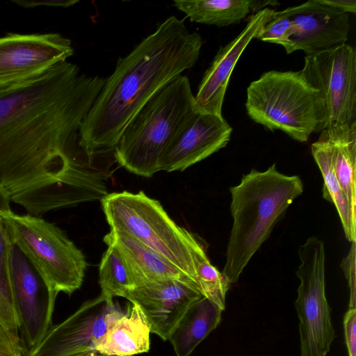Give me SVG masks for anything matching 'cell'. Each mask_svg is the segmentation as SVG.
<instances>
[{
	"label": "cell",
	"mask_w": 356,
	"mask_h": 356,
	"mask_svg": "<svg viewBox=\"0 0 356 356\" xmlns=\"http://www.w3.org/2000/svg\"><path fill=\"white\" fill-rule=\"evenodd\" d=\"M349 288L348 308H356V282H355V241L352 242L351 248L341 263Z\"/></svg>",
	"instance_id": "27"
},
{
	"label": "cell",
	"mask_w": 356,
	"mask_h": 356,
	"mask_svg": "<svg viewBox=\"0 0 356 356\" xmlns=\"http://www.w3.org/2000/svg\"><path fill=\"white\" fill-rule=\"evenodd\" d=\"M311 151L323 178V197L334 204L346 238L354 242L356 239V213L351 209L334 172L330 147L320 135L318 140L312 144Z\"/></svg>",
	"instance_id": "21"
},
{
	"label": "cell",
	"mask_w": 356,
	"mask_h": 356,
	"mask_svg": "<svg viewBox=\"0 0 356 356\" xmlns=\"http://www.w3.org/2000/svg\"><path fill=\"white\" fill-rule=\"evenodd\" d=\"M150 329L140 308L129 302L126 312L98 340L95 350L106 356H134L149 350Z\"/></svg>",
	"instance_id": "18"
},
{
	"label": "cell",
	"mask_w": 356,
	"mask_h": 356,
	"mask_svg": "<svg viewBox=\"0 0 356 356\" xmlns=\"http://www.w3.org/2000/svg\"><path fill=\"white\" fill-rule=\"evenodd\" d=\"M8 232L58 293L72 295L87 268L82 251L54 224L31 214L0 212Z\"/></svg>",
	"instance_id": "7"
},
{
	"label": "cell",
	"mask_w": 356,
	"mask_h": 356,
	"mask_svg": "<svg viewBox=\"0 0 356 356\" xmlns=\"http://www.w3.org/2000/svg\"><path fill=\"white\" fill-rule=\"evenodd\" d=\"M245 108L254 122L281 130L299 142H307L312 133L326 128L319 92L300 71L263 73L248 87Z\"/></svg>",
	"instance_id": "6"
},
{
	"label": "cell",
	"mask_w": 356,
	"mask_h": 356,
	"mask_svg": "<svg viewBox=\"0 0 356 356\" xmlns=\"http://www.w3.org/2000/svg\"><path fill=\"white\" fill-rule=\"evenodd\" d=\"M13 3L18 6L29 8L37 6H52L67 8L72 6L79 2L77 0H42V1H29V0H13Z\"/></svg>",
	"instance_id": "30"
},
{
	"label": "cell",
	"mask_w": 356,
	"mask_h": 356,
	"mask_svg": "<svg viewBox=\"0 0 356 356\" xmlns=\"http://www.w3.org/2000/svg\"><path fill=\"white\" fill-rule=\"evenodd\" d=\"M6 229L11 289L23 356H26L52 326L58 293Z\"/></svg>",
	"instance_id": "9"
},
{
	"label": "cell",
	"mask_w": 356,
	"mask_h": 356,
	"mask_svg": "<svg viewBox=\"0 0 356 356\" xmlns=\"http://www.w3.org/2000/svg\"><path fill=\"white\" fill-rule=\"evenodd\" d=\"M293 33V22L284 10H273L269 19L257 32L254 38L282 45L285 49Z\"/></svg>",
	"instance_id": "26"
},
{
	"label": "cell",
	"mask_w": 356,
	"mask_h": 356,
	"mask_svg": "<svg viewBox=\"0 0 356 356\" xmlns=\"http://www.w3.org/2000/svg\"><path fill=\"white\" fill-rule=\"evenodd\" d=\"M229 191L233 224L222 273L230 284L238 281L275 224L302 193L303 184L298 176L280 172L274 163L263 172L252 169Z\"/></svg>",
	"instance_id": "3"
},
{
	"label": "cell",
	"mask_w": 356,
	"mask_h": 356,
	"mask_svg": "<svg viewBox=\"0 0 356 356\" xmlns=\"http://www.w3.org/2000/svg\"><path fill=\"white\" fill-rule=\"evenodd\" d=\"M99 356H106V355H99Z\"/></svg>",
	"instance_id": "35"
},
{
	"label": "cell",
	"mask_w": 356,
	"mask_h": 356,
	"mask_svg": "<svg viewBox=\"0 0 356 356\" xmlns=\"http://www.w3.org/2000/svg\"><path fill=\"white\" fill-rule=\"evenodd\" d=\"M273 10L266 8L253 14L243 31L218 49L198 86L195 96L196 111L222 115L225 92L232 71L242 53L270 17Z\"/></svg>",
	"instance_id": "15"
},
{
	"label": "cell",
	"mask_w": 356,
	"mask_h": 356,
	"mask_svg": "<svg viewBox=\"0 0 356 356\" xmlns=\"http://www.w3.org/2000/svg\"><path fill=\"white\" fill-rule=\"evenodd\" d=\"M279 4L276 1H255L250 0V11L254 12L255 13L263 10L265 6H275Z\"/></svg>",
	"instance_id": "33"
},
{
	"label": "cell",
	"mask_w": 356,
	"mask_h": 356,
	"mask_svg": "<svg viewBox=\"0 0 356 356\" xmlns=\"http://www.w3.org/2000/svg\"><path fill=\"white\" fill-rule=\"evenodd\" d=\"M293 24L294 33L285 49L289 54L298 50L306 55L339 47L348 40V14L309 0L283 10Z\"/></svg>",
	"instance_id": "13"
},
{
	"label": "cell",
	"mask_w": 356,
	"mask_h": 356,
	"mask_svg": "<svg viewBox=\"0 0 356 356\" xmlns=\"http://www.w3.org/2000/svg\"><path fill=\"white\" fill-rule=\"evenodd\" d=\"M123 313L113 298L100 293L84 302L61 323L53 324L40 344L26 356H76L95 352L96 343Z\"/></svg>",
	"instance_id": "11"
},
{
	"label": "cell",
	"mask_w": 356,
	"mask_h": 356,
	"mask_svg": "<svg viewBox=\"0 0 356 356\" xmlns=\"http://www.w3.org/2000/svg\"><path fill=\"white\" fill-rule=\"evenodd\" d=\"M300 280L295 308L299 319L300 356H326L335 338L325 296V246L310 236L298 248Z\"/></svg>",
	"instance_id": "8"
},
{
	"label": "cell",
	"mask_w": 356,
	"mask_h": 356,
	"mask_svg": "<svg viewBox=\"0 0 356 356\" xmlns=\"http://www.w3.org/2000/svg\"><path fill=\"white\" fill-rule=\"evenodd\" d=\"M320 3L345 13H356L355 0H317Z\"/></svg>",
	"instance_id": "31"
},
{
	"label": "cell",
	"mask_w": 356,
	"mask_h": 356,
	"mask_svg": "<svg viewBox=\"0 0 356 356\" xmlns=\"http://www.w3.org/2000/svg\"><path fill=\"white\" fill-rule=\"evenodd\" d=\"M99 355L96 352H88L80 354L76 356H99Z\"/></svg>",
	"instance_id": "34"
},
{
	"label": "cell",
	"mask_w": 356,
	"mask_h": 356,
	"mask_svg": "<svg viewBox=\"0 0 356 356\" xmlns=\"http://www.w3.org/2000/svg\"><path fill=\"white\" fill-rule=\"evenodd\" d=\"M100 200L110 229L156 252L195 283V253L202 244L177 225L158 200L143 191H126L107 193Z\"/></svg>",
	"instance_id": "5"
},
{
	"label": "cell",
	"mask_w": 356,
	"mask_h": 356,
	"mask_svg": "<svg viewBox=\"0 0 356 356\" xmlns=\"http://www.w3.org/2000/svg\"><path fill=\"white\" fill-rule=\"evenodd\" d=\"M20 338L0 323V356H23Z\"/></svg>",
	"instance_id": "28"
},
{
	"label": "cell",
	"mask_w": 356,
	"mask_h": 356,
	"mask_svg": "<svg viewBox=\"0 0 356 356\" xmlns=\"http://www.w3.org/2000/svg\"><path fill=\"white\" fill-rule=\"evenodd\" d=\"M322 99L326 128L356 122V51L344 44L306 55L300 70ZM325 128V129H326Z\"/></svg>",
	"instance_id": "10"
},
{
	"label": "cell",
	"mask_w": 356,
	"mask_h": 356,
	"mask_svg": "<svg viewBox=\"0 0 356 356\" xmlns=\"http://www.w3.org/2000/svg\"><path fill=\"white\" fill-rule=\"evenodd\" d=\"M203 40L184 19L168 17L120 58L79 129L86 152L113 150L124 128L163 86L193 67Z\"/></svg>",
	"instance_id": "2"
},
{
	"label": "cell",
	"mask_w": 356,
	"mask_h": 356,
	"mask_svg": "<svg viewBox=\"0 0 356 356\" xmlns=\"http://www.w3.org/2000/svg\"><path fill=\"white\" fill-rule=\"evenodd\" d=\"M222 312L203 296L192 303L168 338L176 356H189L218 327Z\"/></svg>",
	"instance_id": "19"
},
{
	"label": "cell",
	"mask_w": 356,
	"mask_h": 356,
	"mask_svg": "<svg viewBox=\"0 0 356 356\" xmlns=\"http://www.w3.org/2000/svg\"><path fill=\"white\" fill-rule=\"evenodd\" d=\"M10 197L7 191L0 184V212L12 211Z\"/></svg>",
	"instance_id": "32"
},
{
	"label": "cell",
	"mask_w": 356,
	"mask_h": 356,
	"mask_svg": "<svg viewBox=\"0 0 356 356\" xmlns=\"http://www.w3.org/2000/svg\"><path fill=\"white\" fill-rule=\"evenodd\" d=\"M74 54L59 33H8L0 38V86L33 77Z\"/></svg>",
	"instance_id": "12"
},
{
	"label": "cell",
	"mask_w": 356,
	"mask_h": 356,
	"mask_svg": "<svg viewBox=\"0 0 356 356\" xmlns=\"http://www.w3.org/2000/svg\"><path fill=\"white\" fill-rule=\"evenodd\" d=\"M106 78L67 60L0 86V184L38 216L102 199L111 163L79 145V129Z\"/></svg>",
	"instance_id": "1"
},
{
	"label": "cell",
	"mask_w": 356,
	"mask_h": 356,
	"mask_svg": "<svg viewBox=\"0 0 356 356\" xmlns=\"http://www.w3.org/2000/svg\"><path fill=\"white\" fill-rule=\"evenodd\" d=\"M343 325L348 355L356 356V308H348Z\"/></svg>",
	"instance_id": "29"
},
{
	"label": "cell",
	"mask_w": 356,
	"mask_h": 356,
	"mask_svg": "<svg viewBox=\"0 0 356 356\" xmlns=\"http://www.w3.org/2000/svg\"><path fill=\"white\" fill-rule=\"evenodd\" d=\"M191 22L218 27L238 24L250 12V0H175Z\"/></svg>",
	"instance_id": "22"
},
{
	"label": "cell",
	"mask_w": 356,
	"mask_h": 356,
	"mask_svg": "<svg viewBox=\"0 0 356 356\" xmlns=\"http://www.w3.org/2000/svg\"><path fill=\"white\" fill-rule=\"evenodd\" d=\"M321 132L330 147L334 172L343 192L356 213V122L330 127Z\"/></svg>",
	"instance_id": "20"
},
{
	"label": "cell",
	"mask_w": 356,
	"mask_h": 356,
	"mask_svg": "<svg viewBox=\"0 0 356 356\" xmlns=\"http://www.w3.org/2000/svg\"><path fill=\"white\" fill-rule=\"evenodd\" d=\"M103 241L118 249L136 287L188 277L162 257L124 234L110 229Z\"/></svg>",
	"instance_id": "17"
},
{
	"label": "cell",
	"mask_w": 356,
	"mask_h": 356,
	"mask_svg": "<svg viewBox=\"0 0 356 356\" xmlns=\"http://www.w3.org/2000/svg\"><path fill=\"white\" fill-rule=\"evenodd\" d=\"M196 277L195 284L203 297L224 311L229 283L222 273L209 261L204 247L195 253Z\"/></svg>",
	"instance_id": "24"
},
{
	"label": "cell",
	"mask_w": 356,
	"mask_h": 356,
	"mask_svg": "<svg viewBox=\"0 0 356 356\" xmlns=\"http://www.w3.org/2000/svg\"><path fill=\"white\" fill-rule=\"evenodd\" d=\"M0 323L19 336V323L13 302L8 266V233L0 216Z\"/></svg>",
	"instance_id": "25"
},
{
	"label": "cell",
	"mask_w": 356,
	"mask_h": 356,
	"mask_svg": "<svg viewBox=\"0 0 356 356\" xmlns=\"http://www.w3.org/2000/svg\"><path fill=\"white\" fill-rule=\"evenodd\" d=\"M202 297L195 284L186 277L137 286L124 298L138 305L151 333L167 341L191 305Z\"/></svg>",
	"instance_id": "14"
},
{
	"label": "cell",
	"mask_w": 356,
	"mask_h": 356,
	"mask_svg": "<svg viewBox=\"0 0 356 356\" xmlns=\"http://www.w3.org/2000/svg\"><path fill=\"white\" fill-rule=\"evenodd\" d=\"M232 127L222 115L197 113L177 137L159 162V171H184L230 140Z\"/></svg>",
	"instance_id": "16"
},
{
	"label": "cell",
	"mask_w": 356,
	"mask_h": 356,
	"mask_svg": "<svg viewBox=\"0 0 356 356\" xmlns=\"http://www.w3.org/2000/svg\"><path fill=\"white\" fill-rule=\"evenodd\" d=\"M188 78L179 75L159 90L136 113L113 149L115 161L145 177L159 171L168 149L197 114Z\"/></svg>",
	"instance_id": "4"
},
{
	"label": "cell",
	"mask_w": 356,
	"mask_h": 356,
	"mask_svg": "<svg viewBox=\"0 0 356 356\" xmlns=\"http://www.w3.org/2000/svg\"><path fill=\"white\" fill-rule=\"evenodd\" d=\"M106 245L99 267L101 294L111 298H124L136 286L118 249L113 245Z\"/></svg>",
	"instance_id": "23"
}]
</instances>
